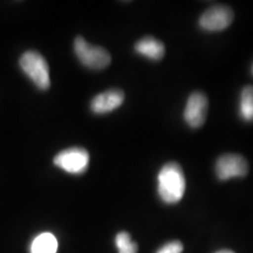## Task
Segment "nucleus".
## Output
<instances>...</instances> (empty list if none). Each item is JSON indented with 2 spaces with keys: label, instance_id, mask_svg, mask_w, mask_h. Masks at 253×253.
I'll return each instance as SVG.
<instances>
[{
  "label": "nucleus",
  "instance_id": "nucleus-1",
  "mask_svg": "<svg viewBox=\"0 0 253 253\" xmlns=\"http://www.w3.org/2000/svg\"><path fill=\"white\" fill-rule=\"evenodd\" d=\"M157 190L164 203L175 204L181 201L185 192V176L179 164L169 162L161 169Z\"/></svg>",
  "mask_w": 253,
  "mask_h": 253
},
{
  "label": "nucleus",
  "instance_id": "nucleus-8",
  "mask_svg": "<svg viewBox=\"0 0 253 253\" xmlns=\"http://www.w3.org/2000/svg\"><path fill=\"white\" fill-rule=\"evenodd\" d=\"M125 101V93L118 88L108 89L94 97L90 102V109L95 114H107L118 109Z\"/></svg>",
  "mask_w": 253,
  "mask_h": 253
},
{
  "label": "nucleus",
  "instance_id": "nucleus-12",
  "mask_svg": "<svg viewBox=\"0 0 253 253\" xmlns=\"http://www.w3.org/2000/svg\"><path fill=\"white\" fill-rule=\"evenodd\" d=\"M115 244L119 249V253H137L138 251L137 244L132 242L130 235L126 231L118 233L115 238Z\"/></svg>",
  "mask_w": 253,
  "mask_h": 253
},
{
  "label": "nucleus",
  "instance_id": "nucleus-9",
  "mask_svg": "<svg viewBox=\"0 0 253 253\" xmlns=\"http://www.w3.org/2000/svg\"><path fill=\"white\" fill-rule=\"evenodd\" d=\"M135 50L138 54L150 60H155V61L163 59L164 53H166L162 41L155 39L153 37H145L138 40L135 43Z\"/></svg>",
  "mask_w": 253,
  "mask_h": 253
},
{
  "label": "nucleus",
  "instance_id": "nucleus-6",
  "mask_svg": "<svg viewBox=\"0 0 253 253\" xmlns=\"http://www.w3.org/2000/svg\"><path fill=\"white\" fill-rule=\"evenodd\" d=\"M248 172L249 163L242 155L225 154L217 160L216 173L221 181L235 177H245Z\"/></svg>",
  "mask_w": 253,
  "mask_h": 253
},
{
  "label": "nucleus",
  "instance_id": "nucleus-7",
  "mask_svg": "<svg viewBox=\"0 0 253 253\" xmlns=\"http://www.w3.org/2000/svg\"><path fill=\"white\" fill-rule=\"evenodd\" d=\"M209 101L202 91H195L189 96L184 109V120L191 128H201L208 115Z\"/></svg>",
  "mask_w": 253,
  "mask_h": 253
},
{
  "label": "nucleus",
  "instance_id": "nucleus-14",
  "mask_svg": "<svg viewBox=\"0 0 253 253\" xmlns=\"http://www.w3.org/2000/svg\"><path fill=\"white\" fill-rule=\"evenodd\" d=\"M216 253H235V252L231 251V250H220V251H218Z\"/></svg>",
  "mask_w": 253,
  "mask_h": 253
},
{
  "label": "nucleus",
  "instance_id": "nucleus-10",
  "mask_svg": "<svg viewBox=\"0 0 253 253\" xmlns=\"http://www.w3.org/2000/svg\"><path fill=\"white\" fill-rule=\"evenodd\" d=\"M58 252V240L54 235L43 232L36 237L31 245V253H56Z\"/></svg>",
  "mask_w": 253,
  "mask_h": 253
},
{
  "label": "nucleus",
  "instance_id": "nucleus-11",
  "mask_svg": "<svg viewBox=\"0 0 253 253\" xmlns=\"http://www.w3.org/2000/svg\"><path fill=\"white\" fill-rule=\"evenodd\" d=\"M239 114L246 122H253V86L243 88L240 94Z\"/></svg>",
  "mask_w": 253,
  "mask_h": 253
},
{
  "label": "nucleus",
  "instance_id": "nucleus-3",
  "mask_svg": "<svg viewBox=\"0 0 253 253\" xmlns=\"http://www.w3.org/2000/svg\"><path fill=\"white\" fill-rule=\"evenodd\" d=\"M74 52L78 59L86 67L100 71L108 67L112 56L107 49L99 46H93L82 37H78L74 41Z\"/></svg>",
  "mask_w": 253,
  "mask_h": 253
},
{
  "label": "nucleus",
  "instance_id": "nucleus-2",
  "mask_svg": "<svg viewBox=\"0 0 253 253\" xmlns=\"http://www.w3.org/2000/svg\"><path fill=\"white\" fill-rule=\"evenodd\" d=\"M20 67L25 74L34 82V84L40 89L46 90L50 86L49 67L48 63L36 50H27L20 58Z\"/></svg>",
  "mask_w": 253,
  "mask_h": 253
},
{
  "label": "nucleus",
  "instance_id": "nucleus-5",
  "mask_svg": "<svg viewBox=\"0 0 253 253\" xmlns=\"http://www.w3.org/2000/svg\"><path fill=\"white\" fill-rule=\"evenodd\" d=\"M233 11L229 6L216 5L208 8L199 19V26L209 32H219L225 30L232 24Z\"/></svg>",
  "mask_w": 253,
  "mask_h": 253
},
{
  "label": "nucleus",
  "instance_id": "nucleus-15",
  "mask_svg": "<svg viewBox=\"0 0 253 253\" xmlns=\"http://www.w3.org/2000/svg\"><path fill=\"white\" fill-rule=\"evenodd\" d=\"M251 72H252V75H253V65H252V68H251Z\"/></svg>",
  "mask_w": 253,
  "mask_h": 253
},
{
  "label": "nucleus",
  "instance_id": "nucleus-13",
  "mask_svg": "<svg viewBox=\"0 0 253 253\" xmlns=\"http://www.w3.org/2000/svg\"><path fill=\"white\" fill-rule=\"evenodd\" d=\"M183 244L179 240H171V242L164 244L156 253H182Z\"/></svg>",
  "mask_w": 253,
  "mask_h": 253
},
{
  "label": "nucleus",
  "instance_id": "nucleus-4",
  "mask_svg": "<svg viewBox=\"0 0 253 253\" xmlns=\"http://www.w3.org/2000/svg\"><path fill=\"white\" fill-rule=\"evenodd\" d=\"M54 164L66 172L81 175L89 166V153L84 148H69L55 155Z\"/></svg>",
  "mask_w": 253,
  "mask_h": 253
}]
</instances>
